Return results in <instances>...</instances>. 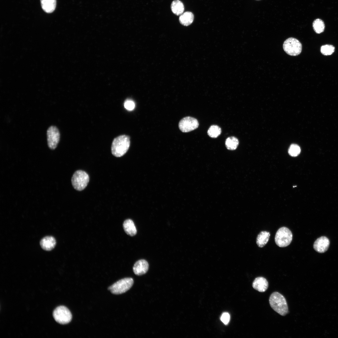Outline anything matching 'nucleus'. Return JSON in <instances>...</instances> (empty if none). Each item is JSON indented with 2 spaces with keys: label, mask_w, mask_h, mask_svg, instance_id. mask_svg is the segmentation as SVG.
<instances>
[{
  "label": "nucleus",
  "mask_w": 338,
  "mask_h": 338,
  "mask_svg": "<svg viewBox=\"0 0 338 338\" xmlns=\"http://www.w3.org/2000/svg\"><path fill=\"white\" fill-rule=\"evenodd\" d=\"M313 27L314 30L316 33H320L324 31L325 26L322 20L320 19H317L313 22Z\"/></svg>",
  "instance_id": "20"
},
{
  "label": "nucleus",
  "mask_w": 338,
  "mask_h": 338,
  "mask_svg": "<svg viewBox=\"0 0 338 338\" xmlns=\"http://www.w3.org/2000/svg\"><path fill=\"white\" fill-rule=\"evenodd\" d=\"M89 181V177L84 171L79 170L73 174L71 179L73 186L76 190L81 191L87 186Z\"/></svg>",
  "instance_id": "4"
},
{
  "label": "nucleus",
  "mask_w": 338,
  "mask_h": 338,
  "mask_svg": "<svg viewBox=\"0 0 338 338\" xmlns=\"http://www.w3.org/2000/svg\"><path fill=\"white\" fill-rule=\"evenodd\" d=\"M221 321L225 325H227L230 320L229 314L227 312L223 313L220 317Z\"/></svg>",
  "instance_id": "25"
},
{
  "label": "nucleus",
  "mask_w": 338,
  "mask_h": 338,
  "mask_svg": "<svg viewBox=\"0 0 338 338\" xmlns=\"http://www.w3.org/2000/svg\"><path fill=\"white\" fill-rule=\"evenodd\" d=\"M149 268L148 262L144 259H141L137 261L134 264L133 271L135 274L141 275L146 273Z\"/></svg>",
  "instance_id": "11"
},
{
  "label": "nucleus",
  "mask_w": 338,
  "mask_h": 338,
  "mask_svg": "<svg viewBox=\"0 0 338 338\" xmlns=\"http://www.w3.org/2000/svg\"><path fill=\"white\" fill-rule=\"evenodd\" d=\"M252 286L254 289L258 291L263 292L268 289V283L264 278L259 277L254 279L253 283Z\"/></svg>",
  "instance_id": "12"
},
{
  "label": "nucleus",
  "mask_w": 338,
  "mask_h": 338,
  "mask_svg": "<svg viewBox=\"0 0 338 338\" xmlns=\"http://www.w3.org/2000/svg\"><path fill=\"white\" fill-rule=\"evenodd\" d=\"M53 316L55 320L61 324H66L70 322L72 315L69 310L66 307L60 306L54 311Z\"/></svg>",
  "instance_id": "7"
},
{
  "label": "nucleus",
  "mask_w": 338,
  "mask_h": 338,
  "mask_svg": "<svg viewBox=\"0 0 338 338\" xmlns=\"http://www.w3.org/2000/svg\"><path fill=\"white\" fill-rule=\"evenodd\" d=\"M270 234L268 232L262 231L258 235L256 238V243L258 246L260 248L264 246L268 242Z\"/></svg>",
  "instance_id": "17"
},
{
  "label": "nucleus",
  "mask_w": 338,
  "mask_h": 338,
  "mask_svg": "<svg viewBox=\"0 0 338 338\" xmlns=\"http://www.w3.org/2000/svg\"><path fill=\"white\" fill-rule=\"evenodd\" d=\"M130 145V137L121 135L115 138L112 142L111 151L113 155L116 157L123 156L128 151Z\"/></svg>",
  "instance_id": "1"
},
{
  "label": "nucleus",
  "mask_w": 338,
  "mask_h": 338,
  "mask_svg": "<svg viewBox=\"0 0 338 338\" xmlns=\"http://www.w3.org/2000/svg\"><path fill=\"white\" fill-rule=\"evenodd\" d=\"M292 237L291 231L288 228L283 227L280 228L277 231L275 237V241L278 246L284 247L290 243Z\"/></svg>",
  "instance_id": "3"
},
{
  "label": "nucleus",
  "mask_w": 338,
  "mask_h": 338,
  "mask_svg": "<svg viewBox=\"0 0 338 338\" xmlns=\"http://www.w3.org/2000/svg\"><path fill=\"white\" fill-rule=\"evenodd\" d=\"M134 281L130 278L121 279L110 286L108 289L114 294H120L129 290L132 286Z\"/></svg>",
  "instance_id": "6"
},
{
  "label": "nucleus",
  "mask_w": 338,
  "mask_h": 338,
  "mask_svg": "<svg viewBox=\"0 0 338 338\" xmlns=\"http://www.w3.org/2000/svg\"><path fill=\"white\" fill-rule=\"evenodd\" d=\"M221 129L218 126L213 125L210 126L207 131V134L210 137L215 138L221 134Z\"/></svg>",
  "instance_id": "21"
},
{
  "label": "nucleus",
  "mask_w": 338,
  "mask_h": 338,
  "mask_svg": "<svg viewBox=\"0 0 338 338\" xmlns=\"http://www.w3.org/2000/svg\"><path fill=\"white\" fill-rule=\"evenodd\" d=\"M40 2L42 8L47 13H51L55 8L56 0H40Z\"/></svg>",
  "instance_id": "15"
},
{
  "label": "nucleus",
  "mask_w": 338,
  "mask_h": 338,
  "mask_svg": "<svg viewBox=\"0 0 338 338\" xmlns=\"http://www.w3.org/2000/svg\"><path fill=\"white\" fill-rule=\"evenodd\" d=\"M335 50V47L331 45L326 44L322 45L320 48L321 53L325 55L332 54Z\"/></svg>",
  "instance_id": "22"
},
{
  "label": "nucleus",
  "mask_w": 338,
  "mask_h": 338,
  "mask_svg": "<svg viewBox=\"0 0 338 338\" xmlns=\"http://www.w3.org/2000/svg\"><path fill=\"white\" fill-rule=\"evenodd\" d=\"M198 126L199 123L197 119L190 116L183 118L178 124L179 129L183 132L192 131L198 128Z\"/></svg>",
  "instance_id": "9"
},
{
  "label": "nucleus",
  "mask_w": 338,
  "mask_h": 338,
  "mask_svg": "<svg viewBox=\"0 0 338 338\" xmlns=\"http://www.w3.org/2000/svg\"><path fill=\"white\" fill-rule=\"evenodd\" d=\"M283 48L288 54L295 56L300 54L302 51V45L298 39L291 37L287 38L284 41Z\"/></svg>",
  "instance_id": "5"
},
{
  "label": "nucleus",
  "mask_w": 338,
  "mask_h": 338,
  "mask_svg": "<svg viewBox=\"0 0 338 338\" xmlns=\"http://www.w3.org/2000/svg\"><path fill=\"white\" fill-rule=\"evenodd\" d=\"M171 8L173 13L177 16L182 14L184 10L183 3L179 0L173 1L171 3Z\"/></svg>",
  "instance_id": "18"
},
{
  "label": "nucleus",
  "mask_w": 338,
  "mask_h": 338,
  "mask_svg": "<svg viewBox=\"0 0 338 338\" xmlns=\"http://www.w3.org/2000/svg\"><path fill=\"white\" fill-rule=\"evenodd\" d=\"M40 245L42 248L46 251L53 249L56 244L55 238L51 236H47L43 238L40 241Z\"/></svg>",
  "instance_id": "13"
},
{
  "label": "nucleus",
  "mask_w": 338,
  "mask_h": 338,
  "mask_svg": "<svg viewBox=\"0 0 338 338\" xmlns=\"http://www.w3.org/2000/svg\"><path fill=\"white\" fill-rule=\"evenodd\" d=\"M48 145L51 150L55 149L60 140V134L57 128L54 126H50L47 132Z\"/></svg>",
  "instance_id": "8"
},
{
  "label": "nucleus",
  "mask_w": 338,
  "mask_h": 338,
  "mask_svg": "<svg viewBox=\"0 0 338 338\" xmlns=\"http://www.w3.org/2000/svg\"><path fill=\"white\" fill-rule=\"evenodd\" d=\"M123 227L126 233L130 236H134L136 233L135 226L133 221L131 219H127L124 221Z\"/></svg>",
  "instance_id": "14"
},
{
  "label": "nucleus",
  "mask_w": 338,
  "mask_h": 338,
  "mask_svg": "<svg viewBox=\"0 0 338 338\" xmlns=\"http://www.w3.org/2000/svg\"></svg>",
  "instance_id": "26"
},
{
  "label": "nucleus",
  "mask_w": 338,
  "mask_h": 338,
  "mask_svg": "<svg viewBox=\"0 0 338 338\" xmlns=\"http://www.w3.org/2000/svg\"><path fill=\"white\" fill-rule=\"evenodd\" d=\"M124 106L127 110H132L134 109L135 107V104L133 101L130 100H127L125 101L124 103Z\"/></svg>",
  "instance_id": "24"
},
{
  "label": "nucleus",
  "mask_w": 338,
  "mask_h": 338,
  "mask_svg": "<svg viewBox=\"0 0 338 338\" xmlns=\"http://www.w3.org/2000/svg\"><path fill=\"white\" fill-rule=\"evenodd\" d=\"M239 144L238 139L234 136L227 138L226 140L225 144L227 149L229 150H233L237 147Z\"/></svg>",
  "instance_id": "19"
},
{
  "label": "nucleus",
  "mask_w": 338,
  "mask_h": 338,
  "mask_svg": "<svg viewBox=\"0 0 338 338\" xmlns=\"http://www.w3.org/2000/svg\"><path fill=\"white\" fill-rule=\"evenodd\" d=\"M330 245L329 239L326 237L322 236L317 238L315 242L313 247L315 251L320 253L325 252Z\"/></svg>",
  "instance_id": "10"
},
{
  "label": "nucleus",
  "mask_w": 338,
  "mask_h": 338,
  "mask_svg": "<svg viewBox=\"0 0 338 338\" xmlns=\"http://www.w3.org/2000/svg\"><path fill=\"white\" fill-rule=\"evenodd\" d=\"M300 152V146L295 144L291 145L289 149V153L290 155L292 156H297Z\"/></svg>",
  "instance_id": "23"
},
{
  "label": "nucleus",
  "mask_w": 338,
  "mask_h": 338,
  "mask_svg": "<svg viewBox=\"0 0 338 338\" xmlns=\"http://www.w3.org/2000/svg\"><path fill=\"white\" fill-rule=\"evenodd\" d=\"M269 303L272 309L280 315L285 316L288 313V308L285 299L279 292H275L271 294Z\"/></svg>",
  "instance_id": "2"
},
{
  "label": "nucleus",
  "mask_w": 338,
  "mask_h": 338,
  "mask_svg": "<svg viewBox=\"0 0 338 338\" xmlns=\"http://www.w3.org/2000/svg\"><path fill=\"white\" fill-rule=\"evenodd\" d=\"M194 19V16L193 13L187 11L180 15L179 18V21L182 25L188 26L192 23Z\"/></svg>",
  "instance_id": "16"
}]
</instances>
